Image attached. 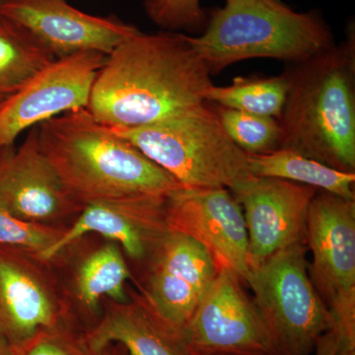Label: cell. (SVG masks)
Masks as SVG:
<instances>
[{"mask_svg": "<svg viewBox=\"0 0 355 355\" xmlns=\"http://www.w3.org/2000/svg\"><path fill=\"white\" fill-rule=\"evenodd\" d=\"M100 53L58 58L0 103V150L24 130L60 114L87 109L96 76L106 60Z\"/></svg>", "mask_w": 355, "mask_h": 355, "instance_id": "obj_9", "label": "cell"}, {"mask_svg": "<svg viewBox=\"0 0 355 355\" xmlns=\"http://www.w3.org/2000/svg\"><path fill=\"white\" fill-rule=\"evenodd\" d=\"M288 83L282 72L275 76H237L227 86L211 85L205 102L245 113L279 119L286 105Z\"/></svg>", "mask_w": 355, "mask_h": 355, "instance_id": "obj_19", "label": "cell"}, {"mask_svg": "<svg viewBox=\"0 0 355 355\" xmlns=\"http://www.w3.org/2000/svg\"><path fill=\"white\" fill-rule=\"evenodd\" d=\"M211 105L228 137L247 155L280 148L282 132L277 119Z\"/></svg>", "mask_w": 355, "mask_h": 355, "instance_id": "obj_22", "label": "cell"}, {"mask_svg": "<svg viewBox=\"0 0 355 355\" xmlns=\"http://www.w3.org/2000/svg\"><path fill=\"white\" fill-rule=\"evenodd\" d=\"M169 230L202 245L217 268H228L243 280L249 275L248 233L241 205L225 188H182L165 200Z\"/></svg>", "mask_w": 355, "mask_h": 355, "instance_id": "obj_11", "label": "cell"}, {"mask_svg": "<svg viewBox=\"0 0 355 355\" xmlns=\"http://www.w3.org/2000/svg\"><path fill=\"white\" fill-rule=\"evenodd\" d=\"M166 198H140L114 202L85 205L76 223L64 231L55 244L39 254L50 261L79 238L88 233L119 243L133 259L141 260L169 231L165 220Z\"/></svg>", "mask_w": 355, "mask_h": 355, "instance_id": "obj_15", "label": "cell"}, {"mask_svg": "<svg viewBox=\"0 0 355 355\" xmlns=\"http://www.w3.org/2000/svg\"><path fill=\"white\" fill-rule=\"evenodd\" d=\"M15 355H90L58 331L40 336Z\"/></svg>", "mask_w": 355, "mask_h": 355, "instance_id": "obj_25", "label": "cell"}, {"mask_svg": "<svg viewBox=\"0 0 355 355\" xmlns=\"http://www.w3.org/2000/svg\"><path fill=\"white\" fill-rule=\"evenodd\" d=\"M338 347V336L335 330L328 331L318 340L315 355H335Z\"/></svg>", "mask_w": 355, "mask_h": 355, "instance_id": "obj_26", "label": "cell"}, {"mask_svg": "<svg viewBox=\"0 0 355 355\" xmlns=\"http://www.w3.org/2000/svg\"><path fill=\"white\" fill-rule=\"evenodd\" d=\"M55 60L25 33L0 17V103Z\"/></svg>", "mask_w": 355, "mask_h": 355, "instance_id": "obj_20", "label": "cell"}, {"mask_svg": "<svg viewBox=\"0 0 355 355\" xmlns=\"http://www.w3.org/2000/svg\"><path fill=\"white\" fill-rule=\"evenodd\" d=\"M19 252L0 247V336L14 354L57 331L58 319L50 292Z\"/></svg>", "mask_w": 355, "mask_h": 355, "instance_id": "obj_16", "label": "cell"}, {"mask_svg": "<svg viewBox=\"0 0 355 355\" xmlns=\"http://www.w3.org/2000/svg\"><path fill=\"white\" fill-rule=\"evenodd\" d=\"M90 355H119V354H105V350H102V352H98V354H91Z\"/></svg>", "mask_w": 355, "mask_h": 355, "instance_id": "obj_29", "label": "cell"}, {"mask_svg": "<svg viewBox=\"0 0 355 355\" xmlns=\"http://www.w3.org/2000/svg\"><path fill=\"white\" fill-rule=\"evenodd\" d=\"M0 355H15L12 347L0 336Z\"/></svg>", "mask_w": 355, "mask_h": 355, "instance_id": "obj_28", "label": "cell"}, {"mask_svg": "<svg viewBox=\"0 0 355 355\" xmlns=\"http://www.w3.org/2000/svg\"><path fill=\"white\" fill-rule=\"evenodd\" d=\"M110 128L184 188L233 191L254 177L247 154L228 137L210 103L150 125Z\"/></svg>", "mask_w": 355, "mask_h": 355, "instance_id": "obj_5", "label": "cell"}, {"mask_svg": "<svg viewBox=\"0 0 355 355\" xmlns=\"http://www.w3.org/2000/svg\"><path fill=\"white\" fill-rule=\"evenodd\" d=\"M64 230L18 218L0 205V247L12 248L37 257L58 241Z\"/></svg>", "mask_w": 355, "mask_h": 355, "instance_id": "obj_23", "label": "cell"}, {"mask_svg": "<svg viewBox=\"0 0 355 355\" xmlns=\"http://www.w3.org/2000/svg\"><path fill=\"white\" fill-rule=\"evenodd\" d=\"M39 144L70 197L84 207L140 198H167L182 184L87 109L40 123Z\"/></svg>", "mask_w": 355, "mask_h": 355, "instance_id": "obj_2", "label": "cell"}, {"mask_svg": "<svg viewBox=\"0 0 355 355\" xmlns=\"http://www.w3.org/2000/svg\"><path fill=\"white\" fill-rule=\"evenodd\" d=\"M153 253L155 261L149 275L146 307L181 338L218 268L202 245L175 231H168Z\"/></svg>", "mask_w": 355, "mask_h": 355, "instance_id": "obj_13", "label": "cell"}, {"mask_svg": "<svg viewBox=\"0 0 355 355\" xmlns=\"http://www.w3.org/2000/svg\"><path fill=\"white\" fill-rule=\"evenodd\" d=\"M0 205L18 218L37 223L83 209L42 151L37 127L17 150H0Z\"/></svg>", "mask_w": 355, "mask_h": 355, "instance_id": "obj_14", "label": "cell"}, {"mask_svg": "<svg viewBox=\"0 0 355 355\" xmlns=\"http://www.w3.org/2000/svg\"><path fill=\"white\" fill-rule=\"evenodd\" d=\"M2 0H0V6H1Z\"/></svg>", "mask_w": 355, "mask_h": 355, "instance_id": "obj_30", "label": "cell"}, {"mask_svg": "<svg viewBox=\"0 0 355 355\" xmlns=\"http://www.w3.org/2000/svg\"><path fill=\"white\" fill-rule=\"evenodd\" d=\"M211 85L187 35L139 32L107 55L87 110L108 128L142 127L202 106Z\"/></svg>", "mask_w": 355, "mask_h": 355, "instance_id": "obj_1", "label": "cell"}, {"mask_svg": "<svg viewBox=\"0 0 355 355\" xmlns=\"http://www.w3.org/2000/svg\"><path fill=\"white\" fill-rule=\"evenodd\" d=\"M311 282L340 340L355 343V200L318 191L306 224Z\"/></svg>", "mask_w": 355, "mask_h": 355, "instance_id": "obj_7", "label": "cell"}, {"mask_svg": "<svg viewBox=\"0 0 355 355\" xmlns=\"http://www.w3.org/2000/svg\"><path fill=\"white\" fill-rule=\"evenodd\" d=\"M147 17L163 31H205L207 11L200 0H144Z\"/></svg>", "mask_w": 355, "mask_h": 355, "instance_id": "obj_24", "label": "cell"}, {"mask_svg": "<svg viewBox=\"0 0 355 355\" xmlns=\"http://www.w3.org/2000/svg\"><path fill=\"white\" fill-rule=\"evenodd\" d=\"M187 39L210 76L251 58L300 62L336 44L320 11L295 12L282 0H224L202 35Z\"/></svg>", "mask_w": 355, "mask_h": 355, "instance_id": "obj_4", "label": "cell"}, {"mask_svg": "<svg viewBox=\"0 0 355 355\" xmlns=\"http://www.w3.org/2000/svg\"><path fill=\"white\" fill-rule=\"evenodd\" d=\"M0 17L55 60L88 51L108 55L140 32L116 16L83 12L67 0H2Z\"/></svg>", "mask_w": 355, "mask_h": 355, "instance_id": "obj_10", "label": "cell"}, {"mask_svg": "<svg viewBox=\"0 0 355 355\" xmlns=\"http://www.w3.org/2000/svg\"><path fill=\"white\" fill-rule=\"evenodd\" d=\"M121 343L130 355H189L179 336L154 316L146 306L116 303L86 336L89 354Z\"/></svg>", "mask_w": 355, "mask_h": 355, "instance_id": "obj_17", "label": "cell"}, {"mask_svg": "<svg viewBox=\"0 0 355 355\" xmlns=\"http://www.w3.org/2000/svg\"><path fill=\"white\" fill-rule=\"evenodd\" d=\"M317 193L306 184L254 176L232 191L246 223L249 270L291 245L305 242L308 212Z\"/></svg>", "mask_w": 355, "mask_h": 355, "instance_id": "obj_12", "label": "cell"}, {"mask_svg": "<svg viewBox=\"0 0 355 355\" xmlns=\"http://www.w3.org/2000/svg\"><path fill=\"white\" fill-rule=\"evenodd\" d=\"M130 277L120 250L113 244L96 251L84 261L77 277V288L84 304L95 309L103 296L119 304L127 303L125 282Z\"/></svg>", "mask_w": 355, "mask_h": 355, "instance_id": "obj_21", "label": "cell"}, {"mask_svg": "<svg viewBox=\"0 0 355 355\" xmlns=\"http://www.w3.org/2000/svg\"><path fill=\"white\" fill-rule=\"evenodd\" d=\"M308 266L306 242L296 243L250 270L245 279L254 292L275 355H310L321 336L335 327Z\"/></svg>", "mask_w": 355, "mask_h": 355, "instance_id": "obj_6", "label": "cell"}, {"mask_svg": "<svg viewBox=\"0 0 355 355\" xmlns=\"http://www.w3.org/2000/svg\"><path fill=\"white\" fill-rule=\"evenodd\" d=\"M335 355H355V343L338 340V347Z\"/></svg>", "mask_w": 355, "mask_h": 355, "instance_id": "obj_27", "label": "cell"}, {"mask_svg": "<svg viewBox=\"0 0 355 355\" xmlns=\"http://www.w3.org/2000/svg\"><path fill=\"white\" fill-rule=\"evenodd\" d=\"M248 164L254 177L287 180L355 200V173L340 171L293 149L280 147L270 153L248 155Z\"/></svg>", "mask_w": 355, "mask_h": 355, "instance_id": "obj_18", "label": "cell"}, {"mask_svg": "<svg viewBox=\"0 0 355 355\" xmlns=\"http://www.w3.org/2000/svg\"><path fill=\"white\" fill-rule=\"evenodd\" d=\"M282 146L336 169L355 172V27L314 57L286 64Z\"/></svg>", "mask_w": 355, "mask_h": 355, "instance_id": "obj_3", "label": "cell"}, {"mask_svg": "<svg viewBox=\"0 0 355 355\" xmlns=\"http://www.w3.org/2000/svg\"><path fill=\"white\" fill-rule=\"evenodd\" d=\"M242 280L233 270L219 268L182 333L189 355H275L268 329Z\"/></svg>", "mask_w": 355, "mask_h": 355, "instance_id": "obj_8", "label": "cell"}]
</instances>
